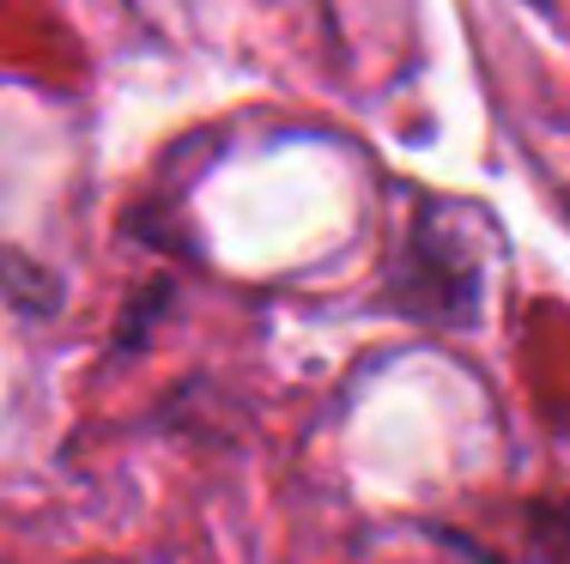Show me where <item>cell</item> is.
I'll use <instances>...</instances> for the list:
<instances>
[]
</instances>
